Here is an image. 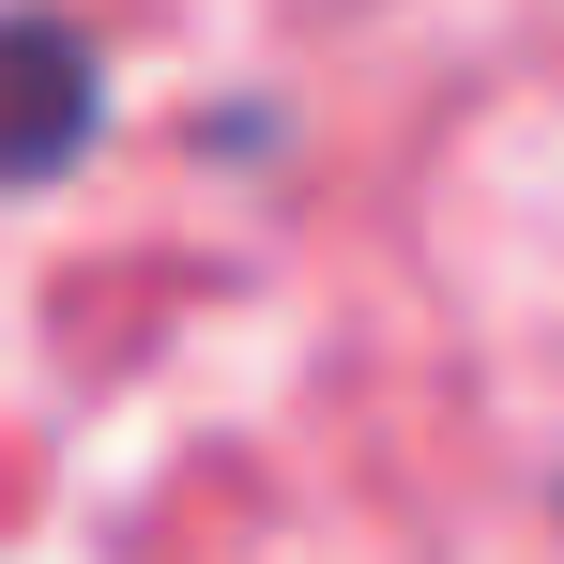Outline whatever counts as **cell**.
<instances>
[{"instance_id":"1","label":"cell","mask_w":564,"mask_h":564,"mask_svg":"<svg viewBox=\"0 0 564 564\" xmlns=\"http://www.w3.org/2000/svg\"><path fill=\"white\" fill-rule=\"evenodd\" d=\"M107 138V46L46 0H0V184H62Z\"/></svg>"}]
</instances>
